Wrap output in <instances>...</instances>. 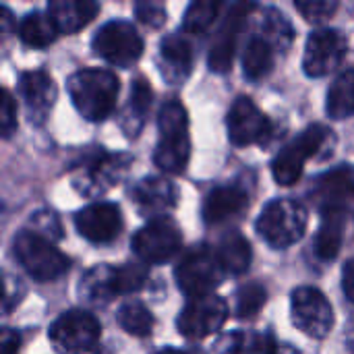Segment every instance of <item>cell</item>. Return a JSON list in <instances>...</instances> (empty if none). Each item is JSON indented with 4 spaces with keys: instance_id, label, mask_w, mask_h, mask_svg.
Segmentation results:
<instances>
[{
    "instance_id": "39",
    "label": "cell",
    "mask_w": 354,
    "mask_h": 354,
    "mask_svg": "<svg viewBox=\"0 0 354 354\" xmlns=\"http://www.w3.org/2000/svg\"><path fill=\"white\" fill-rule=\"evenodd\" d=\"M4 284H6V290H4V313H10L15 309V305H19V301L23 297V286L19 282H15L10 276H4Z\"/></svg>"
},
{
    "instance_id": "8",
    "label": "cell",
    "mask_w": 354,
    "mask_h": 354,
    "mask_svg": "<svg viewBox=\"0 0 354 354\" xmlns=\"http://www.w3.org/2000/svg\"><path fill=\"white\" fill-rule=\"evenodd\" d=\"M295 326L313 340H324L334 328V309L326 295L313 286H301L290 297Z\"/></svg>"
},
{
    "instance_id": "6",
    "label": "cell",
    "mask_w": 354,
    "mask_h": 354,
    "mask_svg": "<svg viewBox=\"0 0 354 354\" xmlns=\"http://www.w3.org/2000/svg\"><path fill=\"white\" fill-rule=\"evenodd\" d=\"M174 278L180 292L191 299L214 292V288H218L226 278V270L216 249L207 245H195L178 259Z\"/></svg>"
},
{
    "instance_id": "5",
    "label": "cell",
    "mask_w": 354,
    "mask_h": 354,
    "mask_svg": "<svg viewBox=\"0 0 354 354\" xmlns=\"http://www.w3.org/2000/svg\"><path fill=\"white\" fill-rule=\"evenodd\" d=\"M129 166L131 158L127 153L93 149L83 153V158L75 166L73 185L83 197H100L122 180Z\"/></svg>"
},
{
    "instance_id": "21",
    "label": "cell",
    "mask_w": 354,
    "mask_h": 354,
    "mask_svg": "<svg viewBox=\"0 0 354 354\" xmlns=\"http://www.w3.org/2000/svg\"><path fill=\"white\" fill-rule=\"evenodd\" d=\"M193 60H195L193 46L185 35L170 33L168 37H164V41L160 46L158 64L168 83L178 85V83L187 81L193 71Z\"/></svg>"
},
{
    "instance_id": "29",
    "label": "cell",
    "mask_w": 354,
    "mask_h": 354,
    "mask_svg": "<svg viewBox=\"0 0 354 354\" xmlns=\"http://www.w3.org/2000/svg\"><path fill=\"white\" fill-rule=\"evenodd\" d=\"M58 33L60 29L56 27L50 12H29L19 25V37L29 48H46L56 39Z\"/></svg>"
},
{
    "instance_id": "22",
    "label": "cell",
    "mask_w": 354,
    "mask_h": 354,
    "mask_svg": "<svg viewBox=\"0 0 354 354\" xmlns=\"http://www.w3.org/2000/svg\"><path fill=\"white\" fill-rule=\"evenodd\" d=\"M48 12L60 33H77L89 25L97 12V0H48Z\"/></svg>"
},
{
    "instance_id": "12",
    "label": "cell",
    "mask_w": 354,
    "mask_h": 354,
    "mask_svg": "<svg viewBox=\"0 0 354 354\" xmlns=\"http://www.w3.org/2000/svg\"><path fill=\"white\" fill-rule=\"evenodd\" d=\"M100 334V322L83 309H71L62 313L48 330V338L54 348L64 353L91 351L97 344Z\"/></svg>"
},
{
    "instance_id": "27",
    "label": "cell",
    "mask_w": 354,
    "mask_h": 354,
    "mask_svg": "<svg viewBox=\"0 0 354 354\" xmlns=\"http://www.w3.org/2000/svg\"><path fill=\"white\" fill-rule=\"evenodd\" d=\"M216 251H218V257H220L226 274L241 276L251 268V261H253L251 245L239 230L224 234Z\"/></svg>"
},
{
    "instance_id": "7",
    "label": "cell",
    "mask_w": 354,
    "mask_h": 354,
    "mask_svg": "<svg viewBox=\"0 0 354 354\" xmlns=\"http://www.w3.org/2000/svg\"><path fill=\"white\" fill-rule=\"evenodd\" d=\"M307 209L295 199H276L261 212L257 234L272 249H288L299 243L307 230Z\"/></svg>"
},
{
    "instance_id": "35",
    "label": "cell",
    "mask_w": 354,
    "mask_h": 354,
    "mask_svg": "<svg viewBox=\"0 0 354 354\" xmlns=\"http://www.w3.org/2000/svg\"><path fill=\"white\" fill-rule=\"evenodd\" d=\"M295 4L309 23H326L338 10V0H295Z\"/></svg>"
},
{
    "instance_id": "23",
    "label": "cell",
    "mask_w": 354,
    "mask_h": 354,
    "mask_svg": "<svg viewBox=\"0 0 354 354\" xmlns=\"http://www.w3.org/2000/svg\"><path fill=\"white\" fill-rule=\"evenodd\" d=\"M151 100H153L151 85L143 77L135 79L131 85V95H129L127 108L120 116V120H122L120 124L129 137L135 139L141 133L145 118H147V112H149V106H151Z\"/></svg>"
},
{
    "instance_id": "28",
    "label": "cell",
    "mask_w": 354,
    "mask_h": 354,
    "mask_svg": "<svg viewBox=\"0 0 354 354\" xmlns=\"http://www.w3.org/2000/svg\"><path fill=\"white\" fill-rule=\"evenodd\" d=\"M328 116L334 120H342L354 114V66L344 68L332 81L328 91Z\"/></svg>"
},
{
    "instance_id": "38",
    "label": "cell",
    "mask_w": 354,
    "mask_h": 354,
    "mask_svg": "<svg viewBox=\"0 0 354 354\" xmlns=\"http://www.w3.org/2000/svg\"><path fill=\"white\" fill-rule=\"evenodd\" d=\"M137 17L151 27H160L166 19V12L160 4H137Z\"/></svg>"
},
{
    "instance_id": "26",
    "label": "cell",
    "mask_w": 354,
    "mask_h": 354,
    "mask_svg": "<svg viewBox=\"0 0 354 354\" xmlns=\"http://www.w3.org/2000/svg\"><path fill=\"white\" fill-rule=\"evenodd\" d=\"M274 56H276V48L263 33L251 35L243 54L245 77L251 81H259L266 75H270V71L274 68Z\"/></svg>"
},
{
    "instance_id": "13",
    "label": "cell",
    "mask_w": 354,
    "mask_h": 354,
    "mask_svg": "<svg viewBox=\"0 0 354 354\" xmlns=\"http://www.w3.org/2000/svg\"><path fill=\"white\" fill-rule=\"evenodd\" d=\"M348 52V44L342 31L322 27L315 29L305 46L303 68L309 77H326L334 73Z\"/></svg>"
},
{
    "instance_id": "18",
    "label": "cell",
    "mask_w": 354,
    "mask_h": 354,
    "mask_svg": "<svg viewBox=\"0 0 354 354\" xmlns=\"http://www.w3.org/2000/svg\"><path fill=\"white\" fill-rule=\"evenodd\" d=\"M19 95L25 104L29 122L41 124L56 102V85L44 71H25L19 77Z\"/></svg>"
},
{
    "instance_id": "41",
    "label": "cell",
    "mask_w": 354,
    "mask_h": 354,
    "mask_svg": "<svg viewBox=\"0 0 354 354\" xmlns=\"http://www.w3.org/2000/svg\"><path fill=\"white\" fill-rule=\"evenodd\" d=\"M21 346V336L12 330H4L2 334V351L4 353H15Z\"/></svg>"
},
{
    "instance_id": "40",
    "label": "cell",
    "mask_w": 354,
    "mask_h": 354,
    "mask_svg": "<svg viewBox=\"0 0 354 354\" xmlns=\"http://www.w3.org/2000/svg\"><path fill=\"white\" fill-rule=\"evenodd\" d=\"M342 286L346 297L354 303V259H351L344 268V276H342Z\"/></svg>"
},
{
    "instance_id": "4",
    "label": "cell",
    "mask_w": 354,
    "mask_h": 354,
    "mask_svg": "<svg viewBox=\"0 0 354 354\" xmlns=\"http://www.w3.org/2000/svg\"><path fill=\"white\" fill-rule=\"evenodd\" d=\"M12 251L17 263L37 282H50L66 274L71 261L62 255L52 239L44 236L37 230H21L12 241Z\"/></svg>"
},
{
    "instance_id": "37",
    "label": "cell",
    "mask_w": 354,
    "mask_h": 354,
    "mask_svg": "<svg viewBox=\"0 0 354 354\" xmlns=\"http://www.w3.org/2000/svg\"><path fill=\"white\" fill-rule=\"evenodd\" d=\"M0 124H2V137L8 139L15 129H17V106L15 97L8 89H2V114H0Z\"/></svg>"
},
{
    "instance_id": "31",
    "label": "cell",
    "mask_w": 354,
    "mask_h": 354,
    "mask_svg": "<svg viewBox=\"0 0 354 354\" xmlns=\"http://www.w3.org/2000/svg\"><path fill=\"white\" fill-rule=\"evenodd\" d=\"M116 319H118V326L131 334V336H137V338H147L151 332H153V315L149 313V309L139 303V301H133V303H124L118 313H116Z\"/></svg>"
},
{
    "instance_id": "14",
    "label": "cell",
    "mask_w": 354,
    "mask_h": 354,
    "mask_svg": "<svg viewBox=\"0 0 354 354\" xmlns=\"http://www.w3.org/2000/svg\"><path fill=\"white\" fill-rule=\"evenodd\" d=\"M274 133L270 118L255 106L251 97H236L228 112V137L236 147L266 145Z\"/></svg>"
},
{
    "instance_id": "9",
    "label": "cell",
    "mask_w": 354,
    "mask_h": 354,
    "mask_svg": "<svg viewBox=\"0 0 354 354\" xmlns=\"http://www.w3.org/2000/svg\"><path fill=\"white\" fill-rule=\"evenodd\" d=\"M135 255L145 263H166L183 247V232L168 218H151L139 228L131 243Z\"/></svg>"
},
{
    "instance_id": "11",
    "label": "cell",
    "mask_w": 354,
    "mask_h": 354,
    "mask_svg": "<svg viewBox=\"0 0 354 354\" xmlns=\"http://www.w3.org/2000/svg\"><path fill=\"white\" fill-rule=\"evenodd\" d=\"M226 319H228V305L222 297H216L214 292L191 297V301L178 315V332L187 340L199 342L216 334Z\"/></svg>"
},
{
    "instance_id": "10",
    "label": "cell",
    "mask_w": 354,
    "mask_h": 354,
    "mask_svg": "<svg viewBox=\"0 0 354 354\" xmlns=\"http://www.w3.org/2000/svg\"><path fill=\"white\" fill-rule=\"evenodd\" d=\"M93 52L116 66H131L143 52V39L133 23L108 21L93 35Z\"/></svg>"
},
{
    "instance_id": "19",
    "label": "cell",
    "mask_w": 354,
    "mask_h": 354,
    "mask_svg": "<svg viewBox=\"0 0 354 354\" xmlns=\"http://www.w3.org/2000/svg\"><path fill=\"white\" fill-rule=\"evenodd\" d=\"M131 199L137 203V209L147 218H160L166 212L174 209L178 203V189L166 176H145L133 191Z\"/></svg>"
},
{
    "instance_id": "2",
    "label": "cell",
    "mask_w": 354,
    "mask_h": 354,
    "mask_svg": "<svg viewBox=\"0 0 354 354\" xmlns=\"http://www.w3.org/2000/svg\"><path fill=\"white\" fill-rule=\"evenodd\" d=\"M336 147V135L326 124L307 127L292 143L284 145L272 162V172L278 185L290 187L303 176L307 160H326Z\"/></svg>"
},
{
    "instance_id": "15",
    "label": "cell",
    "mask_w": 354,
    "mask_h": 354,
    "mask_svg": "<svg viewBox=\"0 0 354 354\" xmlns=\"http://www.w3.org/2000/svg\"><path fill=\"white\" fill-rule=\"evenodd\" d=\"M253 4H255L253 0H236L232 4V8L228 10L222 27L216 33V41L212 44V50L207 56V64L214 73L224 75L232 68L236 46H239L243 27L253 10Z\"/></svg>"
},
{
    "instance_id": "16",
    "label": "cell",
    "mask_w": 354,
    "mask_h": 354,
    "mask_svg": "<svg viewBox=\"0 0 354 354\" xmlns=\"http://www.w3.org/2000/svg\"><path fill=\"white\" fill-rule=\"evenodd\" d=\"M311 199L319 214L326 212H354V168L340 166L326 172L313 183Z\"/></svg>"
},
{
    "instance_id": "33",
    "label": "cell",
    "mask_w": 354,
    "mask_h": 354,
    "mask_svg": "<svg viewBox=\"0 0 354 354\" xmlns=\"http://www.w3.org/2000/svg\"><path fill=\"white\" fill-rule=\"evenodd\" d=\"M268 301V290L259 282L245 284L236 295V317L239 319H251L255 317Z\"/></svg>"
},
{
    "instance_id": "3",
    "label": "cell",
    "mask_w": 354,
    "mask_h": 354,
    "mask_svg": "<svg viewBox=\"0 0 354 354\" xmlns=\"http://www.w3.org/2000/svg\"><path fill=\"white\" fill-rule=\"evenodd\" d=\"M191 156L189 141V116L178 100L164 102L158 116V145L153 151V162L162 172L180 174Z\"/></svg>"
},
{
    "instance_id": "30",
    "label": "cell",
    "mask_w": 354,
    "mask_h": 354,
    "mask_svg": "<svg viewBox=\"0 0 354 354\" xmlns=\"http://www.w3.org/2000/svg\"><path fill=\"white\" fill-rule=\"evenodd\" d=\"M226 0H191L185 17H183V29L185 33L199 35L205 33L220 17Z\"/></svg>"
},
{
    "instance_id": "24",
    "label": "cell",
    "mask_w": 354,
    "mask_h": 354,
    "mask_svg": "<svg viewBox=\"0 0 354 354\" xmlns=\"http://www.w3.org/2000/svg\"><path fill=\"white\" fill-rule=\"evenodd\" d=\"M348 212H326L322 214V226L315 239V255L322 261H334L340 253Z\"/></svg>"
},
{
    "instance_id": "32",
    "label": "cell",
    "mask_w": 354,
    "mask_h": 354,
    "mask_svg": "<svg viewBox=\"0 0 354 354\" xmlns=\"http://www.w3.org/2000/svg\"><path fill=\"white\" fill-rule=\"evenodd\" d=\"M259 33H263L272 41L276 52H282V54L292 46V39H295V31H292L290 21L282 12H278L274 8L263 12Z\"/></svg>"
},
{
    "instance_id": "34",
    "label": "cell",
    "mask_w": 354,
    "mask_h": 354,
    "mask_svg": "<svg viewBox=\"0 0 354 354\" xmlns=\"http://www.w3.org/2000/svg\"><path fill=\"white\" fill-rule=\"evenodd\" d=\"M149 274L143 266L139 263H124V266H114V280H116V292L120 295H131L137 292L145 286Z\"/></svg>"
},
{
    "instance_id": "25",
    "label": "cell",
    "mask_w": 354,
    "mask_h": 354,
    "mask_svg": "<svg viewBox=\"0 0 354 354\" xmlns=\"http://www.w3.org/2000/svg\"><path fill=\"white\" fill-rule=\"evenodd\" d=\"M116 280H114V266H97L89 270L81 280V299L95 307L108 305L116 299Z\"/></svg>"
},
{
    "instance_id": "1",
    "label": "cell",
    "mask_w": 354,
    "mask_h": 354,
    "mask_svg": "<svg viewBox=\"0 0 354 354\" xmlns=\"http://www.w3.org/2000/svg\"><path fill=\"white\" fill-rule=\"evenodd\" d=\"M66 89L77 112L89 122H100L112 114L120 81L106 68H83L68 77Z\"/></svg>"
},
{
    "instance_id": "42",
    "label": "cell",
    "mask_w": 354,
    "mask_h": 354,
    "mask_svg": "<svg viewBox=\"0 0 354 354\" xmlns=\"http://www.w3.org/2000/svg\"><path fill=\"white\" fill-rule=\"evenodd\" d=\"M137 4H160V0H137Z\"/></svg>"
},
{
    "instance_id": "36",
    "label": "cell",
    "mask_w": 354,
    "mask_h": 354,
    "mask_svg": "<svg viewBox=\"0 0 354 354\" xmlns=\"http://www.w3.org/2000/svg\"><path fill=\"white\" fill-rule=\"evenodd\" d=\"M31 222H33V230L41 232L44 236H48V239H52V241H58V239L62 236V226H60L56 214H52V212H48V209H46V212H37V214L31 218Z\"/></svg>"
},
{
    "instance_id": "20",
    "label": "cell",
    "mask_w": 354,
    "mask_h": 354,
    "mask_svg": "<svg viewBox=\"0 0 354 354\" xmlns=\"http://www.w3.org/2000/svg\"><path fill=\"white\" fill-rule=\"evenodd\" d=\"M247 205H249V193L245 189L234 185L214 187L203 199L201 216L207 226H218L241 216L247 209Z\"/></svg>"
},
{
    "instance_id": "17",
    "label": "cell",
    "mask_w": 354,
    "mask_h": 354,
    "mask_svg": "<svg viewBox=\"0 0 354 354\" xmlns=\"http://www.w3.org/2000/svg\"><path fill=\"white\" fill-rule=\"evenodd\" d=\"M77 232L93 245H110L122 232V214L116 203H93L75 216Z\"/></svg>"
}]
</instances>
